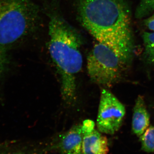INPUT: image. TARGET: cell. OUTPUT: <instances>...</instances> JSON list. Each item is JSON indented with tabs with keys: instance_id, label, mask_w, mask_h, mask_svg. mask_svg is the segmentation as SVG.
Masks as SVG:
<instances>
[{
	"instance_id": "1",
	"label": "cell",
	"mask_w": 154,
	"mask_h": 154,
	"mask_svg": "<svg viewBox=\"0 0 154 154\" xmlns=\"http://www.w3.org/2000/svg\"><path fill=\"white\" fill-rule=\"evenodd\" d=\"M82 24L98 42L131 62L133 44L129 10L123 0H80Z\"/></svg>"
},
{
	"instance_id": "2",
	"label": "cell",
	"mask_w": 154,
	"mask_h": 154,
	"mask_svg": "<svg viewBox=\"0 0 154 154\" xmlns=\"http://www.w3.org/2000/svg\"><path fill=\"white\" fill-rule=\"evenodd\" d=\"M48 49L60 76L61 92L67 102L75 99L77 75L82 70V40L76 31L60 16L51 15Z\"/></svg>"
},
{
	"instance_id": "3",
	"label": "cell",
	"mask_w": 154,
	"mask_h": 154,
	"mask_svg": "<svg viewBox=\"0 0 154 154\" xmlns=\"http://www.w3.org/2000/svg\"><path fill=\"white\" fill-rule=\"evenodd\" d=\"M39 19L32 0H0V45L8 49L35 31Z\"/></svg>"
},
{
	"instance_id": "4",
	"label": "cell",
	"mask_w": 154,
	"mask_h": 154,
	"mask_svg": "<svg viewBox=\"0 0 154 154\" xmlns=\"http://www.w3.org/2000/svg\"><path fill=\"white\" fill-rule=\"evenodd\" d=\"M130 64L110 47L98 42L88 55L87 69L93 82L109 87L120 79Z\"/></svg>"
},
{
	"instance_id": "5",
	"label": "cell",
	"mask_w": 154,
	"mask_h": 154,
	"mask_svg": "<svg viewBox=\"0 0 154 154\" xmlns=\"http://www.w3.org/2000/svg\"><path fill=\"white\" fill-rule=\"evenodd\" d=\"M126 111L124 105L110 91L103 89L99 102L96 126L101 133L113 134L122 124Z\"/></svg>"
},
{
	"instance_id": "6",
	"label": "cell",
	"mask_w": 154,
	"mask_h": 154,
	"mask_svg": "<svg viewBox=\"0 0 154 154\" xmlns=\"http://www.w3.org/2000/svg\"><path fill=\"white\" fill-rule=\"evenodd\" d=\"M83 132L82 125L73 126L61 138L58 147L62 154H82Z\"/></svg>"
},
{
	"instance_id": "7",
	"label": "cell",
	"mask_w": 154,
	"mask_h": 154,
	"mask_svg": "<svg viewBox=\"0 0 154 154\" xmlns=\"http://www.w3.org/2000/svg\"><path fill=\"white\" fill-rule=\"evenodd\" d=\"M150 116L142 96H138L136 101L132 120V129L134 134L140 137L149 128Z\"/></svg>"
},
{
	"instance_id": "8",
	"label": "cell",
	"mask_w": 154,
	"mask_h": 154,
	"mask_svg": "<svg viewBox=\"0 0 154 154\" xmlns=\"http://www.w3.org/2000/svg\"><path fill=\"white\" fill-rule=\"evenodd\" d=\"M0 154H38L35 149L17 144H0Z\"/></svg>"
},
{
	"instance_id": "9",
	"label": "cell",
	"mask_w": 154,
	"mask_h": 154,
	"mask_svg": "<svg viewBox=\"0 0 154 154\" xmlns=\"http://www.w3.org/2000/svg\"><path fill=\"white\" fill-rule=\"evenodd\" d=\"M145 46L144 55L148 63H154V31L145 32L143 34Z\"/></svg>"
},
{
	"instance_id": "10",
	"label": "cell",
	"mask_w": 154,
	"mask_h": 154,
	"mask_svg": "<svg viewBox=\"0 0 154 154\" xmlns=\"http://www.w3.org/2000/svg\"><path fill=\"white\" fill-rule=\"evenodd\" d=\"M140 137L142 149L147 152H154V126L149 127Z\"/></svg>"
},
{
	"instance_id": "11",
	"label": "cell",
	"mask_w": 154,
	"mask_h": 154,
	"mask_svg": "<svg viewBox=\"0 0 154 154\" xmlns=\"http://www.w3.org/2000/svg\"><path fill=\"white\" fill-rule=\"evenodd\" d=\"M101 134V133L95 128L89 132H83L82 154H93L91 151L92 144Z\"/></svg>"
},
{
	"instance_id": "12",
	"label": "cell",
	"mask_w": 154,
	"mask_h": 154,
	"mask_svg": "<svg viewBox=\"0 0 154 154\" xmlns=\"http://www.w3.org/2000/svg\"><path fill=\"white\" fill-rule=\"evenodd\" d=\"M91 151L93 154H107L109 147L106 137L102 134L98 137L92 144Z\"/></svg>"
},
{
	"instance_id": "13",
	"label": "cell",
	"mask_w": 154,
	"mask_h": 154,
	"mask_svg": "<svg viewBox=\"0 0 154 154\" xmlns=\"http://www.w3.org/2000/svg\"><path fill=\"white\" fill-rule=\"evenodd\" d=\"M154 11V0H141L136 11V18L141 19Z\"/></svg>"
},
{
	"instance_id": "14",
	"label": "cell",
	"mask_w": 154,
	"mask_h": 154,
	"mask_svg": "<svg viewBox=\"0 0 154 154\" xmlns=\"http://www.w3.org/2000/svg\"><path fill=\"white\" fill-rule=\"evenodd\" d=\"M8 49L0 45V79L5 72L9 63Z\"/></svg>"
},
{
	"instance_id": "15",
	"label": "cell",
	"mask_w": 154,
	"mask_h": 154,
	"mask_svg": "<svg viewBox=\"0 0 154 154\" xmlns=\"http://www.w3.org/2000/svg\"><path fill=\"white\" fill-rule=\"evenodd\" d=\"M144 25L149 30L154 31V14L145 20Z\"/></svg>"
}]
</instances>
